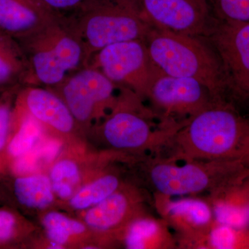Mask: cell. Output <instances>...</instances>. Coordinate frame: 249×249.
Here are the masks:
<instances>
[{"mask_svg": "<svg viewBox=\"0 0 249 249\" xmlns=\"http://www.w3.org/2000/svg\"><path fill=\"white\" fill-rule=\"evenodd\" d=\"M146 99L160 120L178 124H185L214 103H219L199 80L165 73L154 82Z\"/></svg>", "mask_w": 249, "mask_h": 249, "instance_id": "8fae6325", "label": "cell"}, {"mask_svg": "<svg viewBox=\"0 0 249 249\" xmlns=\"http://www.w3.org/2000/svg\"><path fill=\"white\" fill-rule=\"evenodd\" d=\"M127 178L124 163H111L80 187L69 200L60 204L58 210L73 215L89 209L119 189Z\"/></svg>", "mask_w": 249, "mask_h": 249, "instance_id": "d6986e66", "label": "cell"}, {"mask_svg": "<svg viewBox=\"0 0 249 249\" xmlns=\"http://www.w3.org/2000/svg\"><path fill=\"white\" fill-rule=\"evenodd\" d=\"M155 156L178 162L249 163V122L231 103H214L188 119Z\"/></svg>", "mask_w": 249, "mask_h": 249, "instance_id": "6da1fadb", "label": "cell"}, {"mask_svg": "<svg viewBox=\"0 0 249 249\" xmlns=\"http://www.w3.org/2000/svg\"><path fill=\"white\" fill-rule=\"evenodd\" d=\"M31 67L19 42L0 34V90L30 85Z\"/></svg>", "mask_w": 249, "mask_h": 249, "instance_id": "44dd1931", "label": "cell"}, {"mask_svg": "<svg viewBox=\"0 0 249 249\" xmlns=\"http://www.w3.org/2000/svg\"><path fill=\"white\" fill-rule=\"evenodd\" d=\"M88 65L100 70L117 88H128L143 101L154 82L164 73L152 60L142 40L107 46L93 55Z\"/></svg>", "mask_w": 249, "mask_h": 249, "instance_id": "ba28073f", "label": "cell"}, {"mask_svg": "<svg viewBox=\"0 0 249 249\" xmlns=\"http://www.w3.org/2000/svg\"><path fill=\"white\" fill-rule=\"evenodd\" d=\"M129 179L152 193L169 196H196L237 186L249 179V163L192 160L183 164L159 157L134 156L127 163Z\"/></svg>", "mask_w": 249, "mask_h": 249, "instance_id": "7a4b0ae2", "label": "cell"}, {"mask_svg": "<svg viewBox=\"0 0 249 249\" xmlns=\"http://www.w3.org/2000/svg\"><path fill=\"white\" fill-rule=\"evenodd\" d=\"M66 15L84 44L88 62L107 46L145 40L153 28L134 0H85Z\"/></svg>", "mask_w": 249, "mask_h": 249, "instance_id": "8992f818", "label": "cell"}, {"mask_svg": "<svg viewBox=\"0 0 249 249\" xmlns=\"http://www.w3.org/2000/svg\"><path fill=\"white\" fill-rule=\"evenodd\" d=\"M144 41L152 60L162 71L199 80L217 102H227L222 65L207 40L153 27Z\"/></svg>", "mask_w": 249, "mask_h": 249, "instance_id": "277c9868", "label": "cell"}, {"mask_svg": "<svg viewBox=\"0 0 249 249\" xmlns=\"http://www.w3.org/2000/svg\"><path fill=\"white\" fill-rule=\"evenodd\" d=\"M220 60L228 103L249 110V22L218 21L206 38Z\"/></svg>", "mask_w": 249, "mask_h": 249, "instance_id": "9c48e42d", "label": "cell"}, {"mask_svg": "<svg viewBox=\"0 0 249 249\" xmlns=\"http://www.w3.org/2000/svg\"><path fill=\"white\" fill-rule=\"evenodd\" d=\"M34 221L58 249L119 248L109 235L96 231L79 218L60 210H49Z\"/></svg>", "mask_w": 249, "mask_h": 249, "instance_id": "e0dca14e", "label": "cell"}, {"mask_svg": "<svg viewBox=\"0 0 249 249\" xmlns=\"http://www.w3.org/2000/svg\"><path fill=\"white\" fill-rule=\"evenodd\" d=\"M153 206L150 191L127 178L114 193L89 209L73 214L96 231L111 237L119 248V236L134 219Z\"/></svg>", "mask_w": 249, "mask_h": 249, "instance_id": "4fadbf2b", "label": "cell"}, {"mask_svg": "<svg viewBox=\"0 0 249 249\" xmlns=\"http://www.w3.org/2000/svg\"><path fill=\"white\" fill-rule=\"evenodd\" d=\"M54 11L67 14L74 11L85 0H42Z\"/></svg>", "mask_w": 249, "mask_h": 249, "instance_id": "484cf974", "label": "cell"}, {"mask_svg": "<svg viewBox=\"0 0 249 249\" xmlns=\"http://www.w3.org/2000/svg\"><path fill=\"white\" fill-rule=\"evenodd\" d=\"M3 91H4V90H3ZM2 90H0V94H1V93L2 92Z\"/></svg>", "mask_w": 249, "mask_h": 249, "instance_id": "83f0119b", "label": "cell"}, {"mask_svg": "<svg viewBox=\"0 0 249 249\" xmlns=\"http://www.w3.org/2000/svg\"><path fill=\"white\" fill-rule=\"evenodd\" d=\"M46 88L65 102L87 138L115 103L117 87L100 70L87 65L59 84Z\"/></svg>", "mask_w": 249, "mask_h": 249, "instance_id": "52a82bcc", "label": "cell"}, {"mask_svg": "<svg viewBox=\"0 0 249 249\" xmlns=\"http://www.w3.org/2000/svg\"><path fill=\"white\" fill-rule=\"evenodd\" d=\"M245 116H246V118H247V120H248V121L249 122V110L248 111V114H247V115H245Z\"/></svg>", "mask_w": 249, "mask_h": 249, "instance_id": "4316f807", "label": "cell"}, {"mask_svg": "<svg viewBox=\"0 0 249 249\" xmlns=\"http://www.w3.org/2000/svg\"><path fill=\"white\" fill-rule=\"evenodd\" d=\"M16 40L30 64L29 85L55 86L88 65L84 44L66 14Z\"/></svg>", "mask_w": 249, "mask_h": 249, "instance_id": "5b68a950", "label": "cell"}, {"mask_svg": "<svg viewBox=\"0 0 249 249\" xmlns=\"http://www.w3.org/2000/svg\"><path fill=\"white\" fill-rule=\"evenodd\" d=\"M0 206H9L29 218L58 209L47 173H8L0 178Z\"/></svg>", "mask_w": 249, "mask_h": 249, "instance_id": "2e32d148", "label": "cell"}, {"mask_svg": "<svg viewBox=\"0 0 249 249\" xmlns=\"http://www.w3.org/2000/svg\"><path fill=\"white\" fill-rule=\"evenodd\" d=\"M40 227L16 209L0 206V249H28Z\"/></svg>", "mask_w": 249, "mask_h": 249, "instance_id": "7402d4cb", "label": "cell"}, {"mask_svg": "<svg viewBox=\"0 0 249 249\" xmlns=\"http://www.w3.org/2000/svg\"><path fill=\"white\" fill-rule=\"evenodd\" d=\"M153 27L206 39L219 19L211 0H134Z\"/></svg>", "mask_w": 249, "mask_h": 249, "instance_id": "7c38bea8", "label": "cell"}, {"mask_svg": "<svg viewBox=\"0 0 249 249\" xmlns=\"http://www.w3.org/2000/svg\"><path fill=\"white\" fill-rule=\"evenodd\" d=\"M60 14L42 0H0V34L19 38Z\"/></svg>", "mask_w": 249, "mask_h": 249, "instance_id": "ac0fdd59", "label": "cell"}, {"mask_svg": "<svg viewBox=\"0 0 249 249\" xmlns=\"http://www.w3.org/2000/svg\"><path fill=\"white\" fill-rule=\"evenodd\" d=\"M14 112L30 116L46 134L61 141L64 145L88 141L65 102L44 87L22 86L18 93Z\"/></svg>", "mask_w": 249, "mask_h": 249, "instance_id": "5bb4252c", "label": "cell"}, {"mask_svg": "<svg viewBox=\"0 0 249 249\" xmlns=\"http://www.w3.org/2000/svg\"><path fill=\"white\" fill-rule=\"evenodd\" d=\"M129 157L127 154L96 148L88 141L65 144L47 170L59 206L105 167L114 162L124 163Z\"/></svg>", "mask_w": 249, "mask_h": 249, "instance_id": "30bf717a", "label": "cell"}, {"mask_svg": "<svg viewBox=\"0 0 249 249\" xmlns=\"http://www.w3.org/2000/svg\"><path fill=\"white\" fill-rule=\"evenodd\" d=\"M153 207L176 234L178 249H199L201 242L214 222L213 212L206 199L173 196L152 193Z\"/></svg>", "mask_w": 249, "mask_h": 249, "instance_id": "9a60e30c", "label": "cell"}, {"mask_svg": "<svg viewBox=\"0 0 249 249\" xmlns=\"http://www.w3.org/2000/svg\"><path fill=\"white\" fill-rule=\"evenodd\" d=\"M115 103L87 134L96 148L132 156L157 155L183 124L162 121L132 90L118 87Z\"/></svg>", "mask_w": 249, "mask_h": 249, "instance_id": "3957f363", "label": "cell"}, {"mask_svg": "<svg viewBox=\"0 0 249 249\" xmlns=\"http://www.w3.org/2000/svg\"><path fill=\"white\" fill-rule=\"evenodd\" d=\"M240 234L234 227L214 222L204 237L203 249H228L240 247Z\"/></svg>", "mask_w": 249, "mask_h": 249, "instance_id": "cb8c5ba5", "label": "cell"}, {"mask_svg": "<svg viewBox=\"0 0 249 249\" xmlns=\"http://www.w3.org/2000/svg\"><path fill=\"white\" fill-rule=\"evenodd\" d=\"M121 248L127 249H178L175 236L162 218L150 213L129 223L119 236Z\"/></svg>", "mask_w": 249, "mask_h": 249, "instance_id": "ffe728a7", "label": "cell"}, {"mask_svg": "<svg viewBox=\"0 0 249 249\" xmlns=\"http://www.w3.org/2000/svg\"><path fill=\"white\" fill-rule=\"evenodd\" d=\"M21 87V85L11 87L0 94V178L5 174L6 147L11 137L16 98Z\"/></svg>", "mask_w": 249, "mask_h": 249, "instance_id": "603a6c76", "label": "cell"}, {"mask_svg": "<svg viewBox=\"0 0 249 249\" xmlns=\"http://www.w3.org/2000/svg\"><path fill=\"white\" fill-rule=\"evenodd\" d=\"M219 20L249 22V0H211Z\"/></svg>", "mask_w": 249, "mask_h": 249, "instance_id": "d4e9b609", "label": "cell"}]
</instances>
